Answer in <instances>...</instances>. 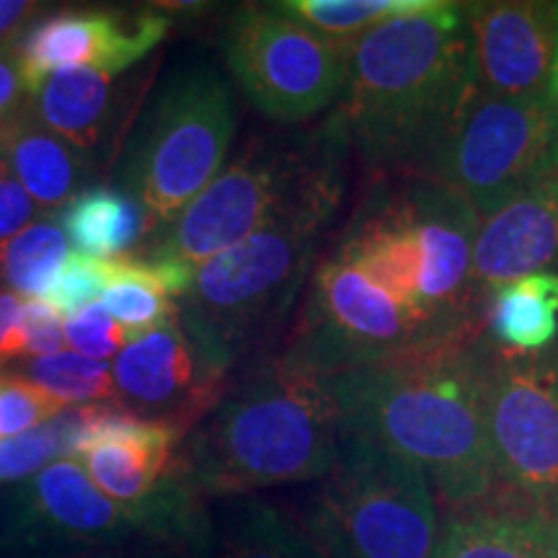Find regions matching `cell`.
I'll use <instances>...</instances> for the list:
<instances>
[{
	"instance_id": "ba28073f",
	"label": "cell",
	"mask_w": 558,
	"mask_h": 558,
	"mask_svg": "<svg viewBox=\"0 0 558 558\" xmlns=\"http://www.w3.org/2000/svg\"><path fill=\"white\" fill-rule=\"evenodd\" d=\"M331 120L311 137H254L218 179L169 222L148 259L197 271L275 218L337 145Z\"/></svg>"
},
{
	"instance_id": "9a60e30c",
	"label": "cell",
	"mask_w": 558,
	"mask_h": 558,
	"mask_svg": "<svg viewBox=\"0 0 558 558\" xmlns=\"http://www.w3.org/2000/svg\"><path fill=\"white\" fill-rule=\"evenodd\" d=\"M471 37L473 94L494 99L548 94L558 52L556 3L478 0L463 3Z\"/></svg>"
},
{
	"instance_id": "d6a6232c",
	"label": "cell",
	"mask_w": 558,
	"mask_h": 558,
	"mask_svg": "<svg viewBox=\"0 0 558 558\" xmlns=\"http://www.w3.org/2000/svg\"><path fill=\"white\" fill-rule=\"evenodd\" d=\"M34 215V202L19 184L16 173L9 166V160L0 156V243L13 239L29 226Z\"/></svg>"
},
{
	"instance_id": "d6986e66",
	"label": "cell",
	"mask_w": 558,
	"mask_h": 558,
	"mask_svg": "<svg viewBox=\"0 0 558 558\" xmlns=\"http://www.w3.org/2000/svg\"><path fill=\"white\" fill-rule=\"evenodd\" d=\"M114 78L94 68L60 70L34 94V117L78 153H90L117 117L122 94Z\"/></svg>"
},
{
	"instance_id": "ffe728a7",
	"label": "cell",
	"mask_w": 558,
	"mask_h": 558,
	"mask_svg": "<svg viewBox=\"0 0 558 558\" xmlns=\"http://www.w3.org/2000/svg\"><path fill=\"white\" fill-rule=\"evenodd\" d=\"M0 156L9 160L19 184L41 207H60L75 199V192L86 179L81 153L54 135L34 117L32 107L13 111V120Z\"/></svg>"
},
{
	"instance_id": "277c9868",
	"label": "cell",
	"mask_w": 558,
	"mask_h": 558,
	"mask_svg": "<svg viewBox=\"0 0 558 558\" xmlns=\"http://www.w3.org/2000/svg\"><path fill=\"white\" fill-rule=\"evenodd\" d=\"M344 448L331 375L279 354L202 418L177 469L202 497L326 478Z\"/></svg>"
},
{
	"instance_id": "d590c367",
	"label": "cell",
	"mask_w": 558,
	"mask_h": 558,
	"mask_svg": "<svg viewBox=\"0 0 558 558\" xmlns=\"http://www.w3.org/2000/svg\"><path fill=\"white\" fill-rule=\"evenodd\" d=\"M21 90L26 88L24 81H21L13 50H0V114H11V111L24 107Z\"/></svg>"
},
{
	"instance_id": "5bb4252c",
	"label": "cell",
	"mask_w": 558,
	"mask_h": 558,
	"mask_svg": "<svg viewBox=\"0 0 558 558\" xmlns=\"http://www.w3.org/2000/svg\"><path fill=\"white\" fill-rule=\"evenodd\" d=\"M171 29L163 11L60 9L39 13L13 45L24 88L34 96L50 75L94 68L120 75L143 60Z\"/></svg>"
},
{
	"instance_id": "6da1fadb",
	"label": "cell",
	"mask_w": 558,
	"mask_h": 558,
	"mask_svg": "<svg viewBox=\"0 0 558 558\" xmlns=\"http://www.w3.org/2000/svg\"><path fill=\"white\" fill-rule=\"evenodd\" d=\"M481 215L424 177L378 179L318 256L284 354L337 375L484 329Z\"/></svg>"
},
{
	"instance_id": "3957f363",
	"label": "cell",
	"mask_w": 558,
	"mask_h": 558,
	"mask_svg": "<svg viewBox=\"0 0 558 558\" xmlns=\"http://www.w3.org/2000/svg\"><path fill=\"white\" fill-rule=\"evenodd\" d=\"M473 96L463 3L383 21L349 41L331 122L369 177H424Z\"/></svg>"
},
{
	"instance_id": "f35d334b",
	"label": "cell",
	"mask_w": 558,
	"mask_h": 558,
	"mask_svg": "<svg viewBox=\"0 0 558 558\" xmlns=\"http://www.w3.org/2000/svg\"><path fill=\"white\" fill-rule=\"evenodd\" d=\"M556 13H558V3H556ZM550 94L558 99V52H556V68H554V81H550Z\"/></svg>"
},
{
	"instance_id": "5b68a950",
	"label": "cell",
	"mask_w": 558,
	"mask_h": 558,
	"mask_svg": "<svg viewBox=\"0 0 558 558\" xmlns=\"http://www.w3.org/2000/svg\"><path fill=\"white\" fill-rule=\"evenodd\" d=\"M347 153L339 135L295 197L267 226L202 264L179 298L186 329L228 373L282 326L305 292L344 199Z\"/></svg>"
},
{
	"instance_id": "7c38bea8",
	"label": "cell",
	"mask_w": 558,
	"mask_h": 558,
	"mask_svg": "<svg viewBox=\"0 0 558 558\" xmlns=\"http://www.w3.org/2000/svg\"><path fill=\"white\" fill-rule=\"evenodd\" d=\"M137 535L128 507L109 499L75 460L24 478L0 509V556L73 558Z\"/></svg>"
},
{
	"instance_id": "484cf974",
	"label": "cell",
	"mask_w": 558,
	"mask_h": 558,
	"mask_svg": "<svg viewBox=\"0 0 558 558\" xmlns=\"http://www.w3.org/2000/svg\"><path fill=\"white\" fill-rule=\"evenodd\" d=\"M439 0H288L279 9L337 41H352L383 21L435 9Z\"/></svg>"
},
{
	"instance_id": "8992f818",
	"label": "cell",
	"mask_w": 558,
	"mask_h": 558,
	"mask_svg": "<svg viewBox=\"0 0 558 558\" xmlns=\"http://www.w3.org/2000/svg\"><path fill=\"white\" fill-rule=\"evenodd\" d=\"M303 530L324 558H435L442 527L422 471L367 439L344 437Z\"/></svg>"
},
{
	"instance_id": "e0dca14e",
	"label": "cell",
	"mask_w": 558,
	"mask_h": 558,
	"mask_svg": "<svg viewBox=\"0 0 558 558\" xmlns=\"http://www.w3.org/2000/svg\"><path fill=\"white\" fill-rule=\"evenodd\" d=\"M538 271H558V171L481 218L473 246V282L484 300Z\"/></svg>"
},
{
	"instance_id": "74e56055",
	"label": "cell",
	"mask_w": 558,
	"mask_h": 558,
	"mask_svg": "<svg viewBox=\"0 0 558 558\" xmlns=\"http://www.w3.org/2000/svg\"><path fill=\"white\" fill-rule=\"evenodd\" d=\"M11 120H13V111H11V114H0V143H3L5 135H9Z\"/></svg>"
},
{
	"instance_id": "4316f807",
	"label": "cell",
	"mask_w": 558,
	"mask_h": 558,
	"mask_svg": "<svg viewBox=\"0 0 558 558\" xmlns=\"http://www.w3.org/2000/svg\"><path fill=\"white\" fill-rule=\"evenodd\" d=\"M86 422L88 416L83 407H65L41 427L0 439V484L29 478L41 471V465L47 469L54 458H73Z\"/></svg>"
},
{
	"instance_id": "f1b7e54d",
	"label": "cell",
	"mask_w": 558,
	"mask_h": 558,
	"mask_svg": "<svg viewBox=\"0 0 558 558\" xmlns=\"http://www.w3.org/2000/svg\"><path fill=\"white\" fill-rule=\"evenodd\" d=\"M111 284V259H88V256H70L60 269L45 300L60 316L73 318L94 300H99Z\"/></svg>"
},
{
	"instance_id": "7a4b0ae2",
	"label": "cell",
	"mask_w": 558,
	"mask_h": 558,
	"mask_svg": "<svg viewBox=\"0 0 558 558\" xmlns=\"http://www.w3.org/2000/svg\"><path fill=\"white\" fill-rule=\"evenodd\" d=\"M488 352L478 329L331 375L344 437L407 460L450 512L488 505L499 497L486 427Z\"/></svg>"
},
{
	"instance_id": "f546056e",
	"label": "cell",
	"mask_w": 558,
	"mask_h": 558,
	"mask_svg": "<svg viewBox=\"0 0 558 558\" xmlns=\"http://www.w3.org/2000/svg\"><path fill=\"white\" fill-rule=\"evenodd\" d=\"M65 409L58 399L19 375H0V439L50 422Z\"/></svg>"
},
{
	"instance_id": "603a6c76",
	"label": "cell",
	"mask_w": 558,
	"mask_h": 558,
	"mask_svg": "<svg viewBox=\"0 0 558 558\" xmlns=\"http://www.w3.org/2000/svg\"><path fill=\"white\" fill-rule=\"evenodd\" d=\"M209 558H324L303 527L262 499H241L213 527Z\"/></svg>"
},
{
	"instance_id": "8fae6325",
	"label": "cell",
	"mask_w": 558,
	"mask_h": 558,
	"mask_svg": "<svg viewBox=\"0 0 558 558\" xmlns=\"http://www.w3.org/2000/svg\"><path fill=\"white\" fill-rule=\"evenodd\" d=\"M486 427L499 497L558 512V339L530 354L492 344Z\"/></svg>"
},
{
	"instance_id": "8d00e7d4",
	"label": "cell",
	"mask_w": 558,
	"mask_h": 558,
	"mask_svg": "<svg viewBox=\"0 0 558 558\" xmlns=\"http://www.w3.org/2000/svg\"><path fill=\"white\" fill-rule=\"evenodd\" d=\"M73 558H137V556H128L117 548H101V550H88V554H81Z\"/></svg>"
},
{
	"instance_id": "83f0119b",
	"label": "cell",
	"mask_w": 558,
	"mask_h": 558,
	"mask_svg": "<svg viewBox=\"0 0 558 558\" xmlns=\"http://www.w3.org/2000/svg\"><path fill=\"white\" fill-rule=\"evenodd\" d=\"M34 386L58 399L62 407H88L117 396L114 375L107 362L83 357L78 352H60L26 362Z\"/></svg>"
},
{
	"instance_id": "cb8c5ba5",
	"label": "cell",
	"mask_w": 558,
	"mask_h": 558,
	"mask_svg": "<svg viewBox=\"0 0 558 558\" xmlns=\"http://www.w3.org/2000/svg\"><path fill=\"white\" fill-rule=\"evenodd\" d=\"M104 308L124 326L135 341L179 313V303L166 288L163 271L148 256L122 254L111 259V284L104 292Z\"/></svg>"
},
{
	"instance_id": "e575fe53",
	"label": "cell",
	"mask_w": 558,
	"mask_h": 558,
	"mask_svg": "<svg viewBox=\"0 0 558 558\" xmlns=\"http://www.w3.org/2000/svg\"><path fill=\"white\" fill-rule=\"evenodd\" d=\"M41 13L32 0H0V50H13L21 32Z\"/></svg>"
},
{
	"instance_id": "30bf717a",
	"label": "cell",
	"mask_w": 558,
	"mask_h": 558,
	"mask_svg": "<svg viewBox=\"0 0 558 558\" xmlns=\"http://www.w3.org/2000/svg\"><path fill=\"white\" fill-rule=\"evenodd\" d=\"M226 62L243 96L277 124H303L339 104L349 45L279 9L241 5L226 29Z\"/></svg>"
},
{
	"instance_id": "9c48e42d",
	"label": "cell",
	"mask_w": 558,
	"mask_h": 558,
	"mask_svg": "<svg viewBox=\"0 0 558 558\" xmlns=\"http://www.w3.org/2000/svg\"><path fill=\"white\" fill-rule=\"evenodd\" d=\"M556 171L558 99L550 90L520 99L473 94L424 179L486 218Z\"/></svg>"
},
{
	"instance_id": "1f68e13d",
	"label": "cell",
	"mask_w": 558,
	"mask_h": 558,
	"mask_svg": "<svg viewBox=\"0 0 558 558\" xmlns=\"http://www.w3.org/2000/svg\"><path fill=\"white\" fill-rule=\"evenodd\" d=\"M21 326H24V357H50L60 354L65 341V326L62 316L47 303L45 298L26 300L24 313H21Z\"/></svg>"
},
{
	"instance_id": "836d02e7",
	"label": "cell",
	"mask_w": 558,
	"mask_h": 558,
	"mask_svg": "<svg viewBox=\"0 0 558 558\" xmlns=\"http://www.w3.org/2000/svg\"><path fill=\"white\" fill-rule=\"evenodd\" d=\"M24 303L16 292L0 288V365L24 357V326H21Z\"/></svg>"
},
{
	"instance_id": "44dd1931",
	"label": "cell",
	"mask_w": 558,
	"mask_h": 558,
	"mask_svg": "<svg viewBox=\"0 0 558 558\" xmlns=\"http://www.w3.org/2000/svg\"><path fill=\"white\" fill-rule=\"evenodd\" d=\"M484 331L512 354L541 352L558 339V271H538L499 284L486 295Z\"/></svg>"
},
{
	"instance_id": "4fadbf2b",
	"label": "cell",
	"mask_w": 558,
	"mask_h": 558,
	"mask_svg": "<svg viewBox=\"0 0 558 558\" xmlns=\"http://www.w3.org/2000/svg\"><path fill=\"white\" fill-rule=\"evenodd\" d=\"M111 375L124 409L166 424L184 439L220 403L228 369L192 337L177 313L130 341L117 354Z\"/></svg>"
},
{
	"instance_id": "7402d4cb",
	"label": "cell",
	"mask_w": 558,
	"mask_h": 558,
	"mask_svg": "<svg viewBox=\"0 0 558 558\" xmlns=\"http://www.w3.org/2000/svg\"><path fill=\"white\" fill-rule=\"evenodd\" d=\"M62 226L81 256L114 259L130 254V248L145 239L158 220L130 192L96 186L75 194L62 213Z\"/></svg>"
},
{
	"instance_id": "ac0fdd59",
	"label": "cell",
	"mask_w": 558,
	"mask_h": 558,
	"mask_svg": "<svg viewBox=\"0 0 558 558\" xmlns=\"http://www.w3.org/2000/svg\"><path fill=\"white\" fill-rule=\"evenodd\" d=\"M435 558H558V512L501 497L450 512Z\"/></svg>"
},
{
	"instance_id": "d4e9b609",
	"label": "cell",
	"mask_w": 558,
	"mask_h": 558,
	"mask_svg": "<svg viewBox=\"0 0 558 558\" xmlns=\"http://www.w3.org/2000/svg\"><path fill=\"white\" fill-rule=\"evenodd\" d=\"M68 259V235L58 222H29L13 239L0 243V282L37 300L47 295Z\"/></svg>"
},
{
	"instance_id": "2e32d148",
	"label": "cell",
	"mask_w": 558,
	"mask_h": 558,
	"mask_svg": "<svg viewBox=\"0 0 558 558\" xmlns=\"http://www.w3.org/2000/svg\"><path fill=\"white\" fill-rule=\"evenodd\" d=\"M181 437L166 424L132 414L122 403H99L73 460L90 481L122 507L148 499L169 476Z\"/></svg>"
},
{
	"instance_id": "52a82bcc",
	"label": "cell",
	"mask_w": 558,
	"mask_h": 558,
	"mask_svg": "<svg viewBox=\"0 0 558 558\" xmlns=\"http://www.w3.org/2000/svg\"><path fill=\"white\" fill-rule=\"evenodd\" d=\"M235 124L233 90L213 65L171 73L132 143L128 192L158 222H173L218 179Z\"/></svg>"
},
{
	"instance_id": "4dcf8cb0",
	"label": "cell",
	"mask_w": 558,
	"mask_h": 558,
	"mask_svg": "<svg viewBox=\"0 0 558 558\" xmlns=\"http://www.w3.org/2000/svg\"><path fill=\"white\" fill-rule=\"evenodd\" d=\"M65 339L70 347L78 349L83 357L99 362L114 357V354H120L130 344L124 326L117 324L101 303L88 305V308L75 313L73 318H68Z\"/></svg>"
}]
</instances>
